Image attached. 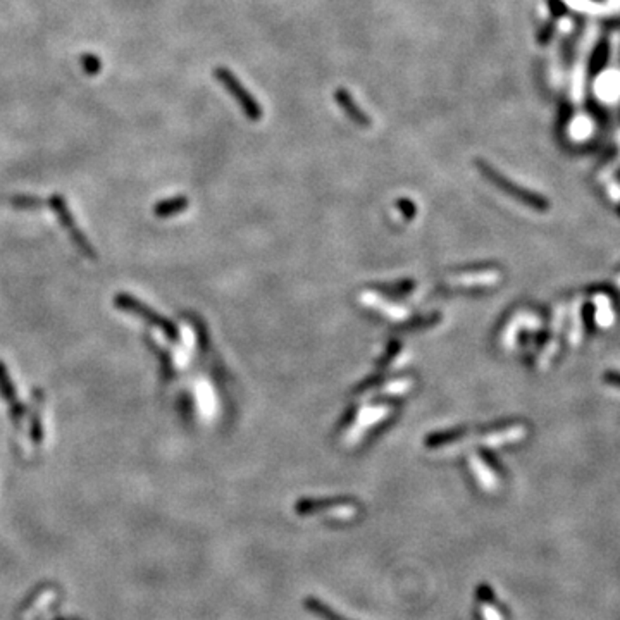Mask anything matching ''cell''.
Instances as JSON below:
<instances>
[{
	"label": "cell",
	"instance_id": "5bb4252c",
	"mask_svg": "<svg viewBox=\"0 0 620 620\" xmlns=\"http://www.w3.org/2000/svg\"><path fill=\"white\" fill-rule=\"evenodd\" d=\"M81 66H83L85 73L90 74V76H95V74L100 73V68H102V62L97 56L93 54H83L81 56Z\"/></svg>",
	"mask_w": 620,
	"mask_h": 620
},
{
	"label": "cell",
	"instance_id": "52a82bcc",
	"mask_svg": "<svg viewBox=\"0 0 620 620\" xmlns=\"http://www.w3.org/2000/svg\"><path fill=\"white\" fill-rule=\"evenodd\" d=\"M334 99H336L338 105H340L343 111H345V114L348 116V118L352 119L355 124H358V126H362V128L370 126L369 118L364 114V111H362V109L358 107L357 104H355L353 97L350 95L348 90L338 88L336 92H334Z\"/></svg>",
	"mask_w": 620,
	"mask_h": 620
},
{
	"label": "cell",
	"instance_id": "3957f363",
	"mask_svg": "<svg viewBox=\"0 0 620 620\" xmlns=\"http://www.w3.org/2000/svg\"><path fill=\"white\" fill-rule=\"evenodd\" d=\"M49 205L50 209H52V212L57 216V219H59L62 228L66 229L68 236L71 238L73 245L78 248V252L83 253L88 260H97V257L99 255H97V252L93 250L92 243L87 240L85 233L78 228L76 221H74L71 210H69L64 198H62L61 195H52V197L49 198Z\"/></svg>",
	"mask_w": 620,
	"mask_h": 620
},
{
	"label": "cell",
	"instance_id": "7a4b0ae2",
	"mask_svg": "<svg viewBox=\"0 0 620 620\" xmlns=\"http://www.w3.org/2000/svg\"><path fill=\"white\" fill-rule=\"evenodd\" d=\"M475 166H478V169L481 171V174H485V176L490 179V181L493 183L494 186H498V188L503 190L505 193L512 195L516 200L522 202V204H525V205H529L534 210H541V212L548 210V202L545 200L543 197H540L537 193H533V192H529V190L517 186L516 183H512L510 179H506L505 176H503V174L498 173L494 167H491L486 161H481V159H479V161H475Z\"/></svg>",
	"mask_w": 620,
	"mask_h": 620
},
{
	"label": "cell",
	"instance_id": "9c48e42d",
	"mask_svg": "<svg viewBox=\"0 0 620 620\" xmlns=\"http://www.w3.org/2000/svg\"><path fill=\"white\" fill-rule=\"evenodd\" d=\"M186 207H188V198L174 197V198H169V200L159 202V204L155 205L154 214L157 217H162L164 219V217L176 216V214L183 212V210H186Z\"/></svg>",
	"mask_w": 620,
	"mask_h": 620
},
{
	"label": "cell",
	"instance_id": "ba28073f",
	"mask_svg": "<svg viewBox=\"0 0 620 620\" xmlns=\"http://www.w3.org/2000/svg\"><path fill=\"white\" fill-rule=\"evenodd\" d=\"M362 300H364L367 305L383 312V314L388 315V317L393 319V321H401V319L408 317L407 309H403V307L389 305L388 302H384V300L381 298V296H377L376 293H364L362 295Z\"/></svg>",
	"mask_w": 620,
	"mask_h": 620
},
{
	"label": "cell",
	"instance_id": "6da1fadb",
	"mask_svg": "<svg viewBox=\"0 0 620 620\" xmlns=\"http://www.w3.org/2000/svg\"><path fill=\"white\" fill-rule=\"evenodd\" d=\"M114 305L118 307L119 310L130 312V314L140 317L142 321H145L148 326L157 327L164 336L169 338L171 341L178 340L176 326H174L171 321H167L166 317H162L161 314H157V312H155L154 309H150V307H148L147 303H143L142 300L135 298V296H131L128 293H119V295L114 296Z\"/></svg>",
	"mask_w": 620,
	"mask_h": 620
},
{
	"label": "cell",
	"instance_id": "5b68a950",
	"mask_svg": "<svg viewBox=\"0 0 620 620\" xmlns=\"http://www.w3.org/2000/svg\"><path fill=\"white\" fill-rule=\"evenodd\" d=\"M0 395H2V399L6 400L7 407H9V413H11V419H13V423L19 426L23 420V417H25L26 408H25V405L21 403V400H19L18 391H16L13 381H11L9 372H7V367L2 364V362H0Z\"/></svg>",
	"mask_w": 620,
	"mask_h": 620
},
{
	"label": "cell",
	"instance_id": "8992f818",
	"mask_svg": "<svg viewBox=\"0 0 620 620\" xmlns=\"http://www.w3.org/2000/svg\"><path fill=\"white\" fill-rule=\"evenodd\" d=\"M296 510L300 513H312V512H331L334 516L348 517L355 513V506L346 502H300L296 505Z\"/></svg>",
	"mask_w": 620,
	"mask_h": 620
},
{
	"label": "cell",
	"instance_id": "30bf717a",
	"mask_svg": "<svg viewBox=\"0 0 620 620\" xmlns=\"http://www.w3.org/2000/svg\"><path fill=\"white\" fill-rule=\"evenodd\" d=\"M500 279V272L485 271L475 272V274H460L457 278H451V283L463 284V286H473V284H493Z\"/></svg>",
	"mask_w": 620,
	"mask_h": 620
},
{
	"label": "cell",
	"instance_id": "4fadbf2b",
	"mask_svg": "<svg viewBox=\"0 0 620 620\" xmlns=\"http://www.w3.org/2000/svg\"><path fill=\"white\" fill-rule=\"evenodd\" d=\"M44 202L37 197H31V195H19V197L13 198V205L16 209H40Z\"/></svg>",
	"mask_w": 620,
	"mask_h": 620
},
{
	"label": "cell",
	"instance_id": "2e32d148",
	"mask_svg": "<svg viewBox=\"0 0 620 620\" xmlns=\"http://www.w3.org/2000/svg\"><path fill=\"white\" fill-rule=\"evenodd\" d=\"M400 205H401V210L407 214V217H411L412 214H415V209H413V205L408 200H401Z\"/></svg>",
	"mask_w": 620,
	"mask_h": 620
},
{
	"label": "cell",
	"instance_id": "277c9868",
	"mask_svg": "<svg viewBox=\"0 0 620 620\" xmlns=\"http://www.w3.org/2000/svg\"><path fill=\"white\" fill-rule=\"evenodd\" d=\"M214 76L217 78V81H219L222 87L231 93L233 99L236 100L238 105L241 107V111H243V114L247 116L248 119L259 121L260 118H262V109H260L259 102H257V100L253 99L252 93L243 87V83L238 80V76H235V73L229 71L228 68L217 66V68L214 69Z\"/></svg>",
	"mask_w": 620,
	"mask_h": 620
},
{
	"label": "cell",
	"instance_id": "7c38bea8",
	"mask_svg": "<svg viewBox=\"0 0 620 620\" xmlns=\"http://www.w3.org/2000/svg\"><path fill=\"white\" fill-rule=\"evenodd\" d=\"M466 429H460V431H448V432H438V434H432L429 436L426 444L429 446H438V444H444V443H451L454 439H458L460 436L466 434Z\"/></svg>",
	"mask_w": 620,
	"mask_h": 620
},
{
	"label": "cell",
	"instance_id": "8fae6325",
	"mask_svg": "<svg viewBox=\"0 0 620 620\" xmlns=\"http://www.w3.org/2000/svg\"><path fill=\"white\" fill-rule=\"evenodd\" d=\"M305 608L309 612H312L315 617H319L322 620H348V619H343L341 615H338L336 612L331 610L329 607H326L324 603L319 602V600H315V598L305 600Z\"/></svg>",
	"mask_w": 620,
	"mask_h": 620
},
{
	"label": "cell",
	"instance_id": "9a60e30c",
	"mask_svg": "<svg viewBox=\"0 0 620 620\" xmlns=\"http://www.w3.org/2000/svg\"><path fill=\"white\" fill-rule=\"evenodd\" d=\"M605 381H607L608 384L617 386V388H620V374H617V372H607L605 374Z\"/></svg>",
	"mask_w": 620,
	"mask_h": 620
}]
</instances>
